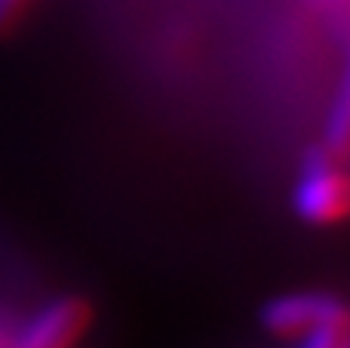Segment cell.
<instances>
[{"mask_svg":"<svg viewBox=\"0 0 350 348\" xmlns=\"http://www.w3.org/2000/svg\"><path fill=\"white\" fill-rule=\"evenodd\" d=\"M18 0H0V31H6L12 25V18L18 16Z\"/></svg>","mask_w":350,"mask_h":348,"instance_id":"8992f818","label":"cell"},{"mask_svg":"<svg viewBox=\"0 0 350 348\" xmlns=\"http://www.w3.org/2000/svg\"><path fill=\"white\" fill-rule=\"evenodd\" d=\"M18 3H22V0H18Z\"/></svg>","mask_w":350,"mask_h":348,"instance_id":"52a82bcc","label":"cell"},{"mask_svg":"<svg viewBox=\"0 0 350 348\" xmlns=\"http://www.w3.org/2000/svg\"><path fill=\"white\" fill-rule=\"evenodd\" d=\"M332 133H329V139H332V151L335 154H341L345 151V145H347V90L341 86V92H338V99H335V108H332Z\"/></svg>","mask_w":350,"mask_h":348,"instance_id":"5b68a950","label":"cell"},{"mask_svg":"<svg viewBox=\"0 0 350 348\" xmlns=\"http://www.w3.org/2000/svg\"><path fill=\"white\" fill-rule=\"evenodd\" d=\"M304 339V348H347V312L338 299Z\"/></svg>","mask_w":350,"mask_h":348,"instance_id":"277c9868","label":"cell"},{"mask_svg":"<svg viewBox=\"0 0 350 348\" xmlns=\"http://www.w3.org/2000/svg\"><path fill=\"white\" fill-rule=\"evenodd\" d=\"M332 296L320 293H289L277 296L265 306L261 312V324L273 333V336L286 339H301L326 318V312L332 308Z\"/></svg>","mask_w":350,"mask_h":348,"instance_id":"3957f363","label":"cell"},{"mask_svg":"<svg viewBox=\"0 0 350 348\" xmlns=\"http://www.w3.org/2000/svg\"><path fill=\"white\" fill-rule=\"evenodd\" d=\"M90 327V308L77 296L55 299L31 321L12 348H74Z\"/></svg>","mask_w":350,"mask_h":348,"instance_id":"7a4b0ae2","label":"cell"},{"mask_svg":"<svg viewBox=\"0 0 350 348\" xmlns=\"http://www.w3.org/2000/svg\"><path fill=\"white\" fill-rule=\"evenodd\" d=\"M295 210L308 222L332 225L347 213V179L332 148H317L304 158L301 182L295 188Z\"/></svg>","mask_w":350,"mask_h":348,"instance_id":"6da1fadb","label":"cell"}]
</instances>
